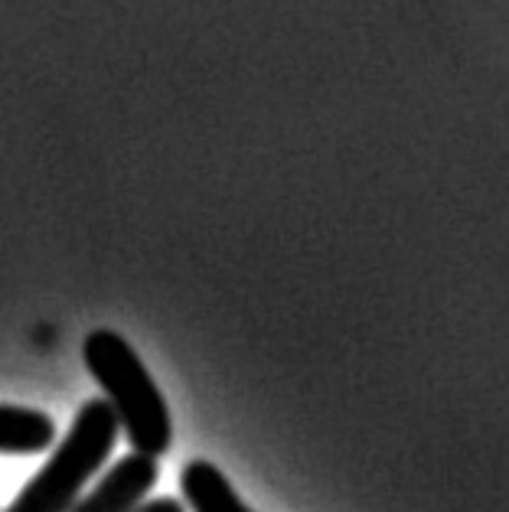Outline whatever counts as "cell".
Segmentation results:
<instances>
[{
	"label": "cell",
	"instance_id": "cell-1",
	"mask_svg": "<svg viewBox=\"0 0 509 512\" xmlns=\"http://www.w3.org/2000/svg\"><path fill=\"white\" fill-rule=\"evenodd\" d=\"M82 356L95 382L102 385L105 402L115 411L118 428L128 434L134 454L154 460L167 454L173 444L170 408L128 340L111 330H95L85 340Z\"/></svg>",
	"mask_w": 509,
	"mask_h": 512
},
{
	"label": "cell",
	"instance_id": "cell-2",
	"mask_svg": "<svg viewBox=\"0 0 509 512\" xmlns=\"http://www.w3.org/2000/svg\"><path fill=\"white\" fill-rule=\"evenodd\" d=\"M118 418L105 398H89L72 418L56 454L36 470L4 512H69L115 451Z\"/></svg>",
	"mask_w": 509,
	"mask_h": 512
},
{
	"label": "cell",
	"instance_id": "cell-3",
	"mask_svg": "<svg viewBox=\"0 0 509 512\" xmlns=\"http://www.w3.org/2000/svg\"><path fill=\"white\" fill-rule=\"evenodd\" d=\"M157 477L160 470L154 457L128 454L89 493L79 496V503L69 512H134L147 499V493L154 490Z\"/></svg>",
	"mask_w": 509,
	"mask_h": 512
},
{
	"label": "cell",
	"instance_id": "cell-4",
	"mask_svg": "<svg viewBox=\"0 0 509 512\" xmlns=\"http://www.w3.org/2000/svg\"><path fill=\"white\" fill-rule=\"evenodd\" d=\"M183 503L193 512H252L232 490L226 473L209 460H190L180 473Z\"/></svg>",
	"mask_w": 509,
	"mask_h": 512
},
{
	"label": "cell",
	"instance_id": "cell-5",
	"mask_svg": "<svg viewBox=\"0 0 509 512\" xmlns=\"http://www.w3.org/2000/svg\"><path fill=\"white\" fill-rule=\"evenodd\" d=\"M56 441V421L46 411L0 405V454L30 457L43 454Z\"/></svg>",
	"mask_w": 509,
	"mask_h": 512
},
{
	"label": "cell",
	"instance_id": "cell-6",
	"mask_svg": "<svg viewBox=\"0 0 509 512\" xmlns=\"http://www.w3.org/2000/svg\"><path fill=\"white\" fill-rule=\"evenodd\" d=\"M134 512H186V506L173 496H157V499H144Z\"/></svg>",
	"mask_w": 509,
	"mask_h": 512
}]
</instances>
